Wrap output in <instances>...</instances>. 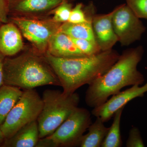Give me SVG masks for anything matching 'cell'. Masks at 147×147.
Segmentation results:
<instances>
[{
	"mask_svg": "<svg viewBox=\"0 0 147 147\" xmlns=\"http://www.w3.org/2000/svg\"><path fill=\"white\" fill-rule=\"evenodd\" d=\"M72 8V4L69 0H64L51 11L50 13L54 14L52 19L60 24L68 22Z\"/></svg>",
	"mask_w": 147,
	"mask_h": 147,
	"instance_id": "obj_19",
	"label": "cell"
},
{
	"mask_svg": "<svg viewBox=\"0 0 147 147\" xmlns=\"http://www.w3.org/2000/svg\"><path fill=\"white\" fill-rule=\"evenodd\" d=\"M18 87L4 85L0 88V126L23 94Z\"/></svg>",
	"mask_w": 147,
	"mask_h": 147,
	"instance_id": "obj_16",
	"label": "cell"
},
{
	"mask_svg": "<svg viewBox=\"0 0 147 147\" xmlns=\"http://www.w3.org/2000/svg\"><path fill=\"white\" fill-rule=\"evenodd\" d=\"M87 16L82 3H78L72 8L68 22L73 24H79L86 22Z\"/></svg>",
	"mask_w": 147,
	"mask_h": 147,
	"instance_id": "obj_22",
	"label": "cell"
},
{
	"mask_svg": "<svg viewBox=\"0 0 147 147\" xmlns=\"http://www.w3.org/2000/svg\"><path fill=\"white\" fill-rule=\"evenodd\" d=\"M127 147H144V143L138 127L133 126L130 129L126 143Z\"/></svg>",
	"mask_w": 147,
	"mask_h": 147,
	"instance_id": "obj_23",
	"label": "cell"
},
{
	"mask_svg": "<svg viewBox=\"0 0 147 147\" xmlns=\"http://www.w3.org/2000/svg\"><path fill=\"white\" fill-rule=\"evenodd\" d=\"M3 70L4 85L24 90L47 85L61 86L45 57L38 54L26 53L16 57H5Z\"/></svg>",
	"mask_w": 147,
	"mask_h": 147,
	"instance_id": "obj_3",
	"label": "cell"
},
{
	"mask_svg": "<svg viewBox=\"0 0 147 147\" xmlns=\"http://www.w3.org/2000/svg\"><path fill=\"white\" fill-rule=\"evenodd\" d=\"M104 123L100 118L96 117L88 128V133L82 137L79 147H101L109 128Z\"/></svg>",
	"mask_w": 147,
	"mask_h": 147,
	"instance_id": "obj_17",
	"label": "cell"
},
{
	"mask_svg": "<svg viewBox=\"0 0 147 147\" xmlns=\"http://www.w3.org/2000/svg\"><path fill=\"white\" fill-rule=\"evenodd\" d=\"M5 56L0 52V88L4 85V61Z\"/></svg>",
	"mask_w": 147,
	"mask_h": 147,
	"instance_id": "obj_25",
	"label": "cell"
},
{
	"mask_svg": "<svg viewBox=\"0 0 147 147\" xmlns=\"http://www.w3.org/2000/svg\"><path fill=\"white\" fill-rule=\"evenodd\" d=\"M91 124L89 111L78 107L53 133L40 139L36 147L79 146Z\"/></svg>",
	"mask_w": 147,
	"mask_h": 147,
	"instance_id": "obj_5",
	"label": "cell"
},
{
	"mask_svg": "<svg viewBox=\"0 0 147 147\" xmlns=\"http://www.w3.org/2000/svg\"><path fill=\"white\" fill-rule=\"evenodd\" d=\"M147 92V82L141 86H131L127 89L112 96L102 105L94 108L92 114L96 117L100 118L103 122H106L119 109L125 107L127 103L134 98L143 97Z\"/></svg>",
	"mask_w": 147,
	"mask_h": 147,
	"instance_id": "obj_9",
	"label": "cell"
},
{
	"mask_svg": "<svg viewBox=\"0 0 147 147\" xmlns=\"http://www.w3.org/2000/svg\"><path fill=\"white\" fill-rule=\"evenodd\" d=\"M5 139V137L4 136L2 131L0 129V147L2 146L3 144Z\"/></svg>",
	"mask_w": 147,
	"mask_h": 147,
	"instance_id": "obj_26",
	"label": "cell"
},
{
	"mask_svg": "<svg viewBox=\"0 0 147 147\" xmlns=\"http://www.w3.org/2000/svg\"><path fill=\"white\" fill-rule=\"evenodd\" d=\"M42 99V110L37 119L40 139L53 133L78 107L80 101L77 93L67 95L51 89L43 92Z\"/></svg>",
	"mask_w": 147,
	"mask_h": 147,
	"instance_id": "obj_4",
	"label": "cell"
},
{
	"mask_svg": "<svg viewBox=\"0 0 147 147\" xmlns=\"http://www.w3.org/2000/svg\"><path fill=\"white\" fill-rule=\"evenodd\" d=\"M71 39L76 47L86 56H91L102 52L95 41L85 39Z\"/></svg>",
	"mask_w": 147,
	"mask_h": 147,
	"instance_id": "obj_20",
	"label": "cell"
},
{
	"mask_svg": "<svg viewBox=\"0 0 147 147\" xmlns=\"http://www.w3.org/2000/svg\"><path fill=\"white\" fill-rule=\"evenodd\" d=\"M124 108L119 109L114 114L113 123L109 127L101 147H121L122 146L120 123L122 114Z\"/></svg>",
	"mask_w": 147,
	"mask_h": 147,
	"instance_id": "obj_18",
	"label": "cell"
},
{
	"mask_svg": "<svg viewBox=\"0 0 147 147\" xmlns=\"http://www.w3.org/2000/svg\"><path fill=\"white\" fill-rule=\"evenodd\" d=\"M144 53L142 45L124 51L108 71L89 85L85 95L87 105L90 108H96L124 87L143 85L144 76L137 67Z\"/></svg>",
	"mask_w": 147,
	"mask_h": 147,
	"instance_id": "obj_1",
	"label": "cell"
},
{
	"mask_svg": "<svg viewBox=\"0 0 147 147\" xmlns=\"http://www.w3.org/2000/svg\"><path fill=\"white\" fill-rule=\"evenodd\" d=\"M6 0H0V21L3 24L9 22Z\"/></svg>",
	"mask_w": 147,
	"mask_h": 147,
	"instance_id": "obj_24",
	"label": "cell"
},
{
	"mask_svg": "<svg viewBox=\"0 0 147 147\" xmlns=\"http://www.w3.org/2000/svg\"><path fill=\"white\" fill-rule=\"evenodd\" d=\"M18 27L21 33L32 43L39 55L45 54L51 37L59 31L60 23L53 19H41L36 17L13 16L9 18Z\"/></svg>",
	"mask_w": 147,
	"mask_h": 147,
	"instance_id": "obj_7",
	"label": "cell"
},
{
	"mask_svg": "<svg viewBox=\"0 0 147 147\" xmlns=\"http://www.w3.org/2000/svg\"><path fill=\"white\" fill-rule=\"evenodd\" d=\"M37 121L22 127L13 136L5 139L2 147H36L40 140Z\"/></svg>",
	"mask_w": 147,
	"mask_h": 147,
	"instance_id": "obj_15",
	"label": "cell"
},
{
	"mask_svg": "<svg viewBox=\"0 0 147 147\" xmlns=\"http://www.w3.org/2000/svg\"><path fill=\"white\" fill-rule=\"evenodd\" d=\"M115 9L106 14L96 13L92 19V28L96 41L101 51L113 49L118 41L113 28V17Z\"/></svg>",
	"mask_w": 147,
	"mask_h": 147,
	"instance_id": "obj_11",
	"label": "cell"
},
{
	"mask_svg": "<svg viewBox=\"0 0 147 147\" xmlns=\"http://www.w3.org/2000/svg\"><path fill=\"white\" fill-rule=\"evenodd\" d=\"M126 2L138 18L147 19V0H126Z\"/></svg>",
	"mask_w": 147,
	"mask_h": 147,
	"instance_id": "obj_21",
	"label": "cell"
},
{
	"mask_svg": "<svg viewBox=\"0 0 147 147\" xmlns=\"http://www.w3.org/2000/svg\"><path fill=\"white\" fill-rule=\"evenodd\" d=\"M2 22H1V21H0V26H1V23Z\"/></svg>",
	"mask_w": 147,
	"mask_h": 147,
	"instance_id": "obj_27",
	"label": "cell"
},
{
	"mask_svg": "<svg viewBox=\"0 0 147 147\" xmlns=\"http://www.w3.org/2000/svg\"><path fill=\"white\" fill-rule=\"evenodd\" d=\"M42 107V97L36 90L34 89L24 90L0 126L5 139L13 136L26 125L37 120Z\"/></svg>",
	"mask_w": 147,
	"mask_h": 147,
	"instance_id": "obj_6",
	"label": "cell"
},
{
	"mask_svg": "<svg viewBox=\"0 0 147 147\" xmlns=\"http://www.w3.org/2000/svg\"><path fill=\"white\" fill-rule=\"evenodd\" d=\"M21 33L12 22L0 26V52L6 57L13 56L23 49L24 42Z\"/></svg>",
	"mask_w": 147,
	"mask_h": 147,
	"instance_id": "obj_13",
	"label": "cell"
},
{
	"mask_svg": "<svg viewBox=\"0 0 147 147\" xmlns=\"http://www.w3.org/2000/svg\"><path fill=\"white\" fill-rule=\"evenodd\" d=\"M115 9L112 19L113 28L122 46H129L140 40L146 31L140 18L126 4L120 5Z\"/></svg>",
	"mask_w": 147,
	"mask_h": 147,
	"instance_id": "obj_8",
	"label": "cell"
},
{
	"mask_svg": "<svg viewBox=\"0 0 147 147\" xmlns=\"http://www.w3.org/2000/svg\"><path fill=\"white\" fill-rule=\"evenodd\" d=\"M119 56L113 49L78 57H57L47 52L44 55L59 78L63 92L67 95L74 93L82 86L91 84L108 71Z\"/></svg>",
	"mask_w": 147,
	"mask_h": 147,
	"instance_id": "obj_2",
	"label": "cell"
},
{
	"mask_svg": "<svg viewBox=\"0 0 147 147\" xmlns=\"http://www.w3.org/2000/svg\"><path fill=\"white\" fill-rule=\"evenodd\" d=\"M64 0H6L8 13L14 16L37 17L50 13Z\"/></svg>",
	"mask_w": 147,
	"mask_h": 147,
	"instance_id": "obj_10",
	"label": "cell"
},
{
	"mask_svg": "<svg viewBox=\"0 0 147 147\" xmlns=\"http://www.w3.org/2000/svg\"><path fill=\"white\" fill-rule=\"evenodd\" d=\"M87 16L86 22L73 24L67 22L61 24L59 31L70 36L71 38L85 39L95 41L92 28V19L96 14V7L92 2L84 7Z\"/></svg>",
	"mask_w": 147,
	"mask_h": 147,
	"instance_id": "obj_12",
	"label": "cell"
},
{
	"mask_svg": "<svg viewBox=\"0 0 147 147\" xmlns=\"http://www.w3.org/2000/svg\"><path fill=\"white\" fill-rule=\"evenodd\" d=\"M47 52L55 57L73 58L85 57L70 36L59 31L53 35L48 42Z\"/></svg>",
	"mask_w": 147,
	"mask_h": 147,
	"instance_id": "obj_14",
	"label": "cell"
}]
</instances>
